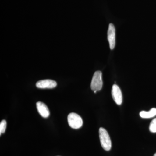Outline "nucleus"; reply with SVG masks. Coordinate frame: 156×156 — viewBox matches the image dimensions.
I'll return each instance as SVG.
<instances>
[{"mask_svg": "<svg viewBox=\"0 0 156 156\" xmlns=\"http://www.w3.org/2000/svg\"><path fill=\"white\" fill-rule=\"evenodd\" d=\"M36 85L40 89H53L56 87L57 83L53 80H45L38 81Z\"/></svg>", "mask_w": 156, "mask_h": 156, "instance_id": "nucleus-6", "label": "nucleus"}, {"mask_svg": "<svg viewBox=\"0 0 156 156\" xmlns=\"http://www.w3.org/2000/svg\"><path fill=\"white\" fill-rule=\"evenodd\" d=\"M99 135L102 147L105 150H110L112 147V142L107 131L105 128H100L99 130Z\"/></svg>", "mask_w": 156, "mask_h": 156, "instance_id": "nucleus-1", "label": "nucleus"}, {"mask_svg": "<svg viewBox=\"0 0 156 156\" xmlns=\"http://www.w3.org/2000/svg\"><path fill=\"white\" fill-rule=\"evenodd\" d=\"M36 106L39 113L42 117L47 118L50 116V111L44 103L38 101L36 104Z\"/></svg>", "mask_w": 156, "mask_h": 156, "instance_id": "nucleus-7", "label": "nucleus"}, {"mask_svg": "<svg viewBox=\"0 0 156 156\" xmlns=\"http://www.w3.org/2000/svg\"><path fill=\"white\" fill-rule=\"evenodd\" d=\"M156 115V108H153L151 109L148 112L141 111L140 113V116L144 119H149L152 118Z\"/></svg>", "mask_w": 156, "mask_h": 156, "instance_id": "nucleus-8", "label": "nucleus"}, {"mask_svg": "<svg viewBox=\"0 0 156 156\" xmlns=\"http://www.w3.org/2000/svg\"><path fill=\"white\" fill-rule=\"evenodd\" d=\"M149 130L151 132L156 133V118L154 119L151 122L149 126Z\"/></svg>", "mask_w": 156, "mask_h": 156, "instance_id": "nucleus-10", "label": "nucleus"}, {"mask_svg": "<svg viewBox=\"0 0 156 156\" xmlns=\"http://www.w3.org/2000/svg\"><path fill=\"white\" fill-rule=\"evenodd\" d=\"M154 156H156V153L154 154Z\"/></svg>", "mask_w": 156, "mask_h": 156, "instance_id": "nucleus-11", "label": "nucleus"}, {"mask_svg": "<svg viewBox=\"0 0 156 156\" xmlns=\"http://www.w3.org/2000/svg\"><path fill=\"white\" fill-rule=\"evenodd\" d=\"M7 127V122L5 120H3L0 123V134L5 133Z\"/></svg>", "mask_w": 156, "mask_h": 156, "instance_id": "nucleus-9", "label": "nucleus"}, {"mask_svg": "<svg viewBox=\"0 0 156 156\" xmlns=\"http://www.w3.org/2000/svg\"><path fill=\"white\" fill-rule=\"evenodd\" d=\"M67 120L70 127L73 129H79L83 126L82 118L75 113H70L68 116Z\"/></svg>", "mask_w": 156, "mask_h": 156, "instance_id": "nucleus-2", "label": "nucleus"}, {"mask_svg": "<svg viewBox=\"0 0 156 156\" xmlns=\"http://www.w3.org/2000/svg\"><path fill=\"white\" fill-rule=\"evenodd\" d=\"M103 82L102 80V73L97 71L94 73L91 84V88L92 91H99L102 89Z\"/></svg>", "mask_w": 156, "mask_h": 156, "instance_id": "nucleus-3", "label": "nucleus"}, {"mask_svg": "<svg viewBox=\"0 0 156 156\" xmlns=\"http://www.w3.org/2000/svg\"><path fill=\"white\" fill-rule=\"evenodd\" d=\"M108 40L111 50L114 49L115 45V29L112 23H110L108 30Z\"/></svg>", "mask_w": 156, "mask_h": 156, "instance_id": "nucleus-5", "label": "nucleus"}, {"mask_svg": "<svg viewBox=\"0 0 156 156\" xmlns=\"http://www.w3.org/2000/svg\"><path fill=\"white\" fill-rule=\"evenodd\" d=\"M112 95L113 99L115 103L118 105H121L122 102V94L119 87L116 84H115L112 86Z\"/></svg>", "mask_w": 156, "mask_h": 156, "instance_id": "nucleus-4", "label": "nucleus"}]
</instances>
